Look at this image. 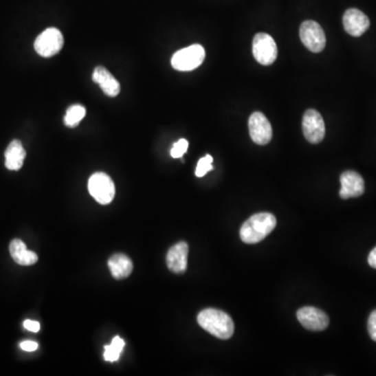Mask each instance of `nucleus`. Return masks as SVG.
Instances as JSON below:
<instances>
[{
	"instance_id": "nucleus-1",
	"label": "nucleus",
	"mask_w": 376,
	"mask_h": 376,
	"mask_svg": "<svg viewBox=\"0 0 376 376\" xmlns=\"http://www.w3.org/2000/svg\"><path fill=\"white\" fill-rule=\"evenodd\" d=\"M203 329L221 340H228L234 333V322L228 313L216 309H207L198 315Z\"/></svg>"
},
{
	"instance_id": "nucleus-2",
	"label": "nucleus",
	"mask_w": 376,
	"mask_h": 376,
	"mask_svg": "<svg viewBox=\"0 0 376 376\" xmlns=\"http://www.w3.org/2000/svg\"><path fill=\"white\" fill-rule=\"evenodd\" d=\"M276 225V218L272 213H256L241 226V239L246 244H257L270 234Z\"/></svg>"
},
{
	"instance_id": "nucleus-3",
	"label": "nucleus",
	"mask_w": 376,
	"mask_h": 376,
	"mask_svg": "<svg viewBox=\"0 0 376 376\" xmlns=\"http://www.w3.org/2000/svg\"><path fill=\"white\" fill-rule=\"evenodd\" d=\"M205 59V49L200 44L183 48L173 56L172 66L178 71H192L202 65Z\"/></svg>"
},
{
	"instance_id": "nucleus-4",
	"label": "nucleus",
	"mask_w": 376,
	"mask_h": 376,
	"mask_svg": "<svg viewBox=\"0 0 376 376\" xmlns=\"http://www.w3.org/2000/svg\"><path fill=\"white\" fill-rule=\"evenodd\" d=\"M88 190L94 200L102 205L110 204L115 196V185L104 173H96L90 177Z\"/></svg>"
},
{
	"instance_id": "nucleus-5",
	"label": "nucleus",
	"mask_w": 376,
	"mask_h": 376,
	"mask_svg": "<svg viewBox=\"0 0 376 376\" xmlns=\"http://www.w3.org/2000/svg\"><path fill=\"white\" fill-rule=\"evenodd\" d=\"M64 45V38L61 32L55 27H49L38 36L35 41V50L38 55L44 58L57 55Z\"/></svg>"
},
{
	"instance_id": "nucleus-6",
	"label": "nucleus",
	"mask_w": 376,
	"mask_h": 376,
	"mask_svg": "<svg viewBox=\"0 0 376 376\" xmlns=\"http://www.w3.org/2000/svg\"><path fill=\"white\" fill-rule=\"evenodd\" d=\"M253 56L261 65H271L277 59V45L270 35L259 33L253 39Z\"/></svg>"
},
{
	"instance_id": "nucleus-7",
	"label": "nucleus",
	"mask_w": 376,
	"mask_h": 376,
	"mask_svg": "<svg viewBox=\"0 0 376 376\" xmlns=\"http://www.w3.org/2000/svg\"><path fill=\"white\" fill-rule=\"evenodd\" d=\"M300 39L311 52H321L327 45L324 31L318 22L307 20L300 26Z\"/></svg>"
},
{
	"instance_id": "nucleus-8",
	"label": "nucleus",
	"mask_w": 376,
	"mask_h": 376,
	"mask_svg": "<svg viewBox=\"0 0 376 376\" xmlns=\"http://www.w3.org/2000/svg\"><path fill=\"white\" fill-rule=\"evenodd\" d=\"M302 129L305 138L311 144H320L324 140V120L321 114L316 110L309 109L305 111L303 115Z\"/></svg>"
},
{
	"instance_id": "nucleus-9",
	"label": "nucleus",
	"mask_w": 376,
	"mask_h": 376,
	"mask_svg": "<svg viewBox=\"0 0 376 376\" xmlns=\"http://www.w3.org/2000/svg\"><path fill=\"white\" fill-rule=\"evenodd\" d=\"M251 140L259 146H265L272 140L273 130L270 122L261 112H254L249 118Z\"/></svg>"
},
{
	"instance_id": "nucleus-10",
	"label": "nucleus",
	"mask_w": 376,
	"mask_h": 376,
	"mask_svg": "<svg viewBox=\"0 0 376 376\" xmlns=\"http://www.w3.org/2000/svg\"><path fill=\"white\" fill-rule=\"evenodd\" d=\"M297 319L309 331H322L329 325V318L324 311L313 307H305L297 311Z\"/></svg>"
},
{
	"instance_id": "nucleus-11",
	"label": "nucleus",
	"mask_w": 376,
	"mask_h": 376,
	"mask_svg": "<svg viewBox=\"0 0 376 376\" xmlns=\"http://www.w3.org/2000/svg\"><path fill=\"white\" fill-rule=\"evenodd\" d=\"M341 190L340 197L343 200L361 197L365 192V182L363 177L355 170H346L340 177Z\"/></svg>"
},
{
	"instance_id": "nucleus-12",
	"label": "nucleus",
	"mask_w": 376,
	"mask_h": 376,
	"mask_svg": "<svg viewBox=\"0 0 376 376\" xmlns=\"http://www.w3.org/2000/svg\"><path fill=\"white\" fill-rule=\"evenodd\" d=\"M343 25L349 35L360 37L369 29L370 20L360 10L349 9L344 14Z\"/></svg>"
},
{
	"instance_id": "nucleus-13",
	"label": "nucleus",
	"mask_w": 376,
	"mask_h": 376,
	"mask_svg": "<svg viewBox=\"0 0 376 376\" xmlns=\"http://www.w3.org/2000/svg\"><path fill=\"white\" fill-rule=\"evenodd\" d=\"M187 257H188V245L185 241H180L173 246L166 255L168 269L173 273L182 274L187 269Z\"/></svg>"
},
{
	"instance_id": "nucleus-14",
	"label": "nucleus",
	"mask_w": 376,
	"mask_h": 376,
	"mask_svg": "<svg viewBox=\"0 0 376 376\" xmlns=\"http://www.w3.org/2000/svg\"><path fill=\"white\" fill-rule=\"evenodd\" d=\"M92 80H93L94 83L100 85L102 92L107 96L115 98V96L120 94V85L118 83V80L106 68L102 67V66L96 67L94 69Z\"/></svg>"
},
{
	"instance_id": "nucleus-15",
	"label": "nucleus",
	"mask_w": 376,
	"mask_h": 376,
	"mask_svg": "<svg viewBox=\"0 0 376 376\" xmlns=\"http://www.w3.org/2000/svg\"><path fill=\"white\" fill-rule=\"evenodd\" d=\"M10 253L13 261L20 265H33L38 261V255L27 250L21 239H15L11 241Z\"/></svg>"
},
{
	"instance_id": "nucleus-16",
	"label": "nucleus",
	"mask_w": 376,
	"mask_h": 376,
	"mask_svg": "<svg viewBox=\"0 0 376 376\" xmlns=\"http://www.w3.org/2000/svg\"><path fill=\"white\" fill-rule=\"evenodd\" d=\"M26 152L20 140H13L5 150V168L10 170H19L23 166Z\"/></svg>"
},
{
	"instance_id": "nucleus-17",
	"label": "nucleus",
	"mask_w": 376,
	"mask_h": 376,
	"mask_svg": "<svg viewBox=\"0 0 376 376\" xmlns=\"http://www.w3.org/2000/svg\"><path fill=\"white\" fill-rule=\"evenodd\" d=\"M112 276L115 279H124L130 276L133 271V263L126 255L114 254L108 261Z\"/></svg>"
},
{
	"instance_id": "nucleus-18",
	"label": "nucleus",
	"mask_w": 376,
	"mask_h": 376,
	"mask_svg": "<svg viewBox=\"0 0 376 376\" xmlns=\"http://www.w3.org/2000/svg\"><path fill=\"white\" fill-rule=\"evenodd\" d=\"M124 341L120 337H115L112 340L111 345L104 346V359L107 362L118 361L120 359V353L124 351Z\"/></svg>"
},
{
	"instance_id": "nucleus-19",
	"label": "nucleus",
	"mask_w": 376,
	"mask_h": 376,
	"mask_svg": "<svg viewBox=\"0 0 376 376\" xmlns=\"http://www.w3.org/2000/svg\"><path fill=\"white\" fill-rule=\"evenodd\" d=\"M86 115V109L83 106L80 104H74V106L69 107L66 112L65 118H64V122L66 126L69 128H74L80 124V120H83Z\"/></svg>"
},
{
	"instance_id": "nucleus-20",
	"label": "nucleus",
	"mask_w": 376,
	"mask_h": 376,
	"mask_svg": "<svg viewBox=\"0 0 376 376\" xmlns=\"http://www.w3.org/2000/svg\"><path fill=\"white\" fill-rule=\"evenodd\" d=\"M212 161L213 158L210 155H206L204 158L200 159L196 168V176L201 178V177H204L207 173L210 172L213 168Z\"/></svg>"
},
{
	"instance_id": "nucleus-21",
	"label": "nucleus",
	"mask_w": 376,
	"mask_h": 376,
	"mask_svg": "<svg viewBox=\"0 0 376 376\" xmlns=\"http://www.w3.org/2000/svg\"><path fill=\"white\" fill-rule=\"evenodd\" d=\"M187 148H188V142L182 138L173 146L170 155H172L173 158H181L186 153Z\"/></svg>"
},
{
	"instance_id": "nucleus-22",
	"label": "nucleus",
	"mask_w": 376,
	"mask_h": 376,
	"mask_svg": "<svg viewBox=\"0 0 376 376\" xmlns=\"http://www.w3.org/2000/svg\"><path fill=\"white\" fill-rule=\"evenodd\" d=\"M368 331H369L370 338L376 342V309L370 313L368 319Z\"/></svg>"
},
{
	"instance_id": "nucleus-23",
	"label": "nucleus",
	"mask_w": 376,
	"mask_h": 376,
	"mask_svg": "<svg viewBox=\"0 0 376 376\" xmlns=\"http://www.w3.org/2000/svg\"><path fill=\"white\" fill-rule=\"evenodd\" d=\"M24 329L27 331L38 333L40 331V323L37 321H32V320H25L23 323Z\"/></svg>"
},
{
	"instance_id": "nucleus-24",
	"label": "nucleus",
	"mask_w": 376,
	"mask_h": 376,
	"mask_svg": "<svg viewBox=\"0 0 376 376\" xmlns=\"http://www.w3.org/2000/svg\"><path fill=\"white\" fill-rule=\"evenodd\" d=\"M20 347H21L22 351L32 353V351H37L38 344L33 341H24L20 344Z\"/></svg>"
},
{
	"instance_id": "nucleus-25",
	"label": "nucleus",
	"mask_w": 376,
	"mask_h": 376,
	"mask_svg": "<svg viewBox=\"0 0 376 376\" xmlns=\"http://www.w3.org/2000/svg\"><path fill=\"white\" fill-rule=\"evenodd\" d=\"M368 263L370 267L376 269V247L370 252L369 256H368Z\"/></svg>"
}]
</instances>
